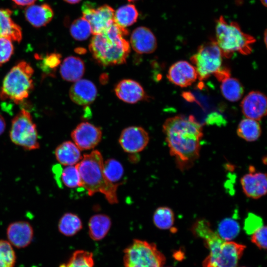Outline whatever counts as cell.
I'll return each mask as SVG.
<instances>
[{
	"label": "cell",
	"instance_id": "8fae6325",
	"mask_svg": "<svg viewBox=\"0 0 267 267\" xmlns=\"http://www.w3.org/2000/svg\"><path fill=\"white\" fill-rule=\"evenodd\" d=\"M71 136L80 150H89L94 148L100 141L102 131L99 128L89 123L83 122L72 132Z\"/></svg>",
	"mask_w": 267,
	"mask_h": 267
},
{
	"label": "cell",
	"instance_id": "b9f144b4",
	"mask_svg": "<svg viewBox=\"0 0 267 267\" xmlns=\"http://www.w3.org/2000/svg\"><path fill=\"white\" fill-rule=\"evenodd\" d=\"M5 129V122L3 117L0 114V135L4 131Z\"/></svg>",
	"mask_w": 267,
	"mask_h": 267
},
{
	"label": "cell",
	"instance_id": "5bb4252c",
	"mask_svg": "<svg viewBox=\"0 0 267 267\" xmlns=\"http://www.w3.org/2000/svg\"><path fill=\"white\" fill-rule=\"evenodd\" d=\"M267 97L264 93L252 91L244 97L240 105L246 118L259 121L267 114Z\"/></svg>",
	"mask_w": 267,
	"mask_h": 267
},
{
	"label": "cell",
	"instance_id": "d4e9b609",
	"mask_svg": "<svg viewBox=\"0 0 267 267\" xmlns=\"http://www.w3.org/2000/svg\"><path fill=\"white\" fill-rule=\"evenodd\" d=\"M237 134L247 141H255L261 134L260 125L258 121L247 118L244 119L238 124Z\"/></svg>",
	"mask_w": 267,
	"mask_h": 267
},
{
	"label": "cell",
	"instance_id": "e0dca14e",
	"mask_svg": "<svg viewBox=\"0 0 267 267\" xmlns=\"http://www.w3.org/2000/svg\"><path fill=\"white\" fill-rule=\"evenodd\" d=\"M94 84L87 79H80L75 82L69 90L71 100L80 105H87L92 103L97 95Z\"/></svg>",
	"mask_w": 267,
	"mask_h": 267
},
{
	"label": "cell",
	"instance_id": "7a4b0ae2",
	"mask_svg": "<svg viewBox=\"0 0 267 267\" xmlns=\"http://www.w3.org/2000/svg\"><path fill=\"white\" fill-rule=\"evenodd\" d=\"M128 30L113 23L102 33L94 35L89 49L94 60L103 66L123 64L130 52V44L124 36Z\"/></svg>",
	"mask_w": 267,
	"mask_h": 267
},
{
	"label": "cell",
	"instance_id": "836d02e7",
	"mask_svg": "<svg viewBox=\"0 0 267 267\" xmlns=\"http://www.w3.org/2000/svg\"><path fill=\"white\" fill-rule=\"evenodd\" d=\"M16 255L11 244L0 240V267H14Z\"/></svg>",
	"mask_w": 267,
	"mask_h": 267
},
{
	"label": "cell",
	"instance_id": "4dcf8cb0",
	"mask_svg": "<svg viewBox=\"0 0 267 267\" xmlns=\"http://www.w3.org/2000/svg\"><path fill=\"white\" fill-rule=\"evenodd\" d=\"M103 170L106 178L112 183L118 184L124 175L121 164L114 159H108L103 163Z\"/></svg>",
	"mask_w": 267,
	"mask_h": 267
},
{
	"label": "cell",
	"instance_id": "bcb514c9",
	"mask_svg": "<svg viewBox=\"0 0 267 267\" xmlns=\"http://www.w3.org/2000/svg\"><path fill=\"white\" fill-rule=\"evenodd\" d=\"M127 0L129 1V2H134V1H135L138 0Z\"/></svg>",
	"mask_w": 267,
	"mask_h": 267
},
{
	"label": "cell",
	"instance_id": "277c9868",
	"mask_svg": "<svg viewBox=\"0 0 267 267\" xmlns=\"http://www.w3.org/2000/svg\"><path fill=\"white\" fill-rule=\"evenodd\" d=\"M215 40L222 56L230 58L234 53L248 55L252 51L256 39L243 32L235 22H227L222 16L216 21Z\"/></svg>",
	"mask_w": 267,
	"mask_h": 267
},
{
	"label": "cell",
	"instance_id": "7402d4cb",
	"mask_svg": "<svg viewBox=\"0 0 267 267\" xmlns=\"http://www.w3.org/2000/svg\"><path fill=\"white\" fill-rule=\"evenodd\" d=\"M9 9H0V37L20 42L22 38L21 27L11 18Z\"/></svg>",
	"mask_w": 267,
	"mask_h": 267
},
{
	"label": "cell",
	"instance_id": "f546056e",
	"mask_svg": "<svg viewBox=\"0 0 267 267\" xmlns=\"http://www.w3.org/2000/svg\"><path fill=\"white\" fill-rule=\"evenodd\" d=\"M239 232V224L236 221L230 218L222 220L218 226V234L225 241L233 239L238 235Z\"/></svg>",
	"mask_w": 267,
	"mask_h": 267
},
{
	"label": "cell",
	"instance_id": "484cf974",
	"mask_svg": "<svg viewBox=\"0 0 267 267\" xmlns=\"http://www.w3.org/2000/svg\"><path fill=\"white\" fill-rule=\"evenodd\" d=\"M138 16V13L135 6L128 4L121 6L114 12L113 21L119 27L126 28L134 24Z\"/></svg>",
	"mask_w": 267,
	"mask_h": 267
},
{
	"label": "cell",
	"instance_id": "4316f807",
	"mask_svg": "<svg viewBox=\"0 0 267 267\" xmlns=\"http://www.w3.org/2000/svg\"><path fill=\"white\" fill-rule=\"evenodd\" d=\"M220 89L223 97L227 100L235 102L239 100L244 92L242 85L234 78L228 77L221 81Z\"/></svg>",
	"mask_w": 267,
	"mask_h": 267
},
{
	"label": "cell",
	"instance_id": "cb8c5ba5",
	"mask_svg": "<svg viewBox=\"0 0 267 267\" xmlns=\"http://www.w3.org/2000/svg\"><path fill=\"white\" fill-rule=\"evenodd\" d=\"M111 226V221L108 216L104 214L93 215L89 222L90 237L95 241L101 240L106 235Z\"/></svg>",
	"mask_w": 267,
	"mask_h": 267
},
{
	"label": "cell",
	"instance_id": "d6a6232c",
	"mask_svg": "<svg viewBox=\"0 0 267 267\" xmlns=\"http://www.w3.org/2000/svg\"><path fill=\"white\" fill-rule=\"evenodd\" d=\"M72 37L76 40H87L91 34V29L89 22L83 17L74 20L70 28Z\"/></svg>",
	"mask_w": 267,
	"mask_h": 267
},
{
	"label": "cell",
	"instance_id": "e575fe53",
	"mask_svg": "<svg viewBox=\"0 0 267 267\" xmlns=\"http://www.w3.org/2000/svg\"><path fill=\"white\" fill-rule=\"evenodd\" d=\"M61 178L67 187L75 188L80 185V176L76 166H67L61 170Z\"/></svg>",
	"mask_w": 267,
	"mask_h": 267
},
{
	"label": "cell",
	"instance_id": "f6af8a7d",
	"mask_svg": "<svg viewBox=\"0 0 267 267\" xmlns=\"http://www.w3.org/2000/svg\"><path fill=\"white\" fill-rule=\"evenodd\" d=\"M262 3L265 6H267V0H260Z\"/></svg>",
	"mask_w": 267,
	"mask_h": 267
},
{
	"label": "cell",
	"instance_id": "2e32d148",
	"mask_svg": "<svg viewBox=\"0 0 267 267\" xmlns=\"http://www.w3.org/2000/svg\"><path fill=\"white\" fill-rule=\"evenodd\" d=\"M6 235L11 244L16 248H22L31 243L33 238L34 231L28 222H15L8 226Z\"/></svg>",
	"mask_w": 267,
	"mask_h": 267
},
{
	"label": "cell",
	"instance_id": "60d3db41",
	"mask_svg": "<svg viewBox=\"0 0 267 267\" xmlns=\"http://www.w3.org/2000/svg\"><path fill=\"white\" fill-rule=\"evenodd\" d=\"M16 4L19 6H27L33 4L37 0H11Z\"/></svg>",
	"mask_w": 267,
	"mask_h": 267
},
{
	"label": "cell",
	"instance_id": "d590c367",
	"mask_svg": "<svg viewBox=\"0 0 267 267\" xmlns=\"http://www.w3.org/2000/svg\"><path fill=\"white\" fill-rule=\"evenodd\" d=\"M61 55L58 53L47 54L43 58L42 69L45 73L52 74L55 72L56 68L61 63Z\"/></svg>",
	"mask_w": 267,
	"mask_h": 267
},
{
	"label": "cell",
	"instance_id": "d6986e66",
	"mask_svg": "<svg viewBox=\"0 0 267 267\" xmlns=\"http://www.w3.org/2000/svg\"><path fill=\"white\" fill-rule=\"evenodd\" d=\"M114 90L120 99L128 103H135L147 97L139 83L131 79H124L119 82Z\"/></svg>",
	"mask_w": 267,
	"mask_h": 267
},
{
	"label": "cell",
	"instance_id": "603a6c76",
	"mask_svg": "<svg viewBox=\"0 0 267 267\" xmlns=\"http://www.w3.org/2000/svg\"><path fill=\"white\" fill-rule=\"evenodd\" d=\"M54 154L57 161L67 166L77 164L82 158L80 150L70 141L63 142L59 145L56 148Z\"/></svg>",
	"mask_w": 267,
	"mask_h": 267
},
{
	"label": "cell",
	"instance_id": "8992f818",
	"mask_svg": "<svg viewBox=\"0 0 267 267\" xmlns=\"http://www.w3.org/2000/svg\"><path fill=\"white\" fill-rule=\"evenodd\" d=\"M204 242L210 253L203 267H237L246 248L244 245L223 240L217 232Z\"/></svg>",
	"mask_w": 267,
	"mask_h": 267
},
{
	"label": "cell",
	"instance_id": "44dd1931",
	"mask_svg": "<svg viewBox=\"0 0 267 267\" xmlns=\"http://www.w3.org/2000/svg\"><path fill=\"white\" fill-rule=\"evenodd\" d=\"M85 70L83 61L78 57L70 56L65 58L61 64L60 73L63 80L75 82L81 79Z\"/></svg>",
	"mask_w": 267,
	"mask_h": 267
},
{
	"label": "cell",
	"instance_id": "f35d334b",
	"mask_svg": "<svg viewBox=\"0 0 267 267\" xmlns=\"http://www.w3.org/2000/svg\"><path fill=\"white\" fill-rule=\"evenodd\" d=\"M263 225L261 218L254 214L249 213L245 220L244 229L247 234H252Z\"/></svg>",
	"mask_w": 267,
	"mask_h": 267
},
{
	"label": "cell",
	"instance_id": "ac0fdd59",
	"mask_svg": "<svg viewBox=\"0 0 267 267\" xmlns=\"http://www.w3.org/2000/svg\"><path fill=\"white\" fill-rule=\"evenodd\" d=\"M130 42L133 49L140 54L152 53L157 48L155 35L145 27H139L134 30Z\"/></svg>",
	"mask_w": 267,
	"mask_h": 267
},
{
	"label": "cell",
	"instance_id": "74e56055",
	"mask_svg": "<svg viewBox=\"0 0 267 267\" xmlns=\"http://www.w3.org/2000/svg\"><path fill=\"white\" fill-rule=\"evenodd\" d=\"M13 52L12 41L6 38L0 37V66L10 59Z\"/></svg>",
	"mask_w": 267,
	"mask_h": 267
},
{
	"label": "cell",
	"instance_id": "3957f363",
	"mask_svg": "<svg viewBox=\"0 0 267 267\" xmlns=\"http://www.w3.org/2000/svg\"><path fill=\"white\" fill-rule=\"evenodd\" d=\"M103 163V157L97 150L84 155L76 165L80 176V186L85 188L89 196L100 192L109 203L116 204L118 202L117 190L119 185L106 178Z\"/></svg>",
	"mask_w": 267,
	"mask_h": 267
},
{
	"label": "cell",
	"instance_id": "9a60e30c",
	"mask_svg": "<svg viewBox=\"0 0 267 267\" xmlns=\"http://www.w3.org/2000/svg\"><path fill=\"white\" fill-rule=\"evenodd\" d=\"M167 77L172 83L182 88L190 86L198 78L193 65L183 60L173 64L170 67Z\"/></svg>",
	"mask_w": 267,
	"mask_h": 267
},
{
	"label": "cell",
	"instance_id": "ee69618b",
	"mask_svg": "<svg viewBox=\"0 0 267 267\" xmlns=\"http://www.w3.org/2000/svg\"><path fill=\"white\" fill-rule=\"evenodd\" d=\"M267 30H265V33H264V41H265L266 45H267Z\"/></svg>",
	"mask_w": 267,
	"mask_h": 267
},
{
	"label": "cell",
	"instance_id": "ffe728a7",
	"mask_svg": "<svg viewBox=\"0 0 267 267\" xmlns=\"http://www.w3.org/2000/svg\"><path fill=\"white\" fill-rule=\"evenodd\" d=\"M54 12L50 6L46 3L32 4L25 10L26 20L35 28L46 26L52 19Z\"/></svg>",
	"mask_w": 267,
	"mask_h": 267
},
{
	"label": "cell",
	"instance_id": "52a82bcc",
	"mask_svg": "<svg viewBox=\"0 0 267 267\" xmlns=\"http://www.w3.org/2000/svg\"><path fill=\"white\" fill-rule=\"evenodd\" d=\"M165 262L156 245L146 241L134 239L124 250L125 267H163Z\"/></svg>",
	"mask_w": 267,
	"mask_h": 267
},
{
	"label": "cell",
	"instance_id": "83f0119b",
	"mask_svg": "<svg viewBox=\"0 0 267 267\" xmlns=\"http://www.w3.org/2000/svg\"><path fill=\"white\" fill-rule=\"evenodd\" d=\"M83 227L80 218L71 213L64 214L60 219L58 228L60 233L67 236H71L78 232Z\"/></svg>",
	"mask_w": 267,
	"mask_h": 267
},
{
	"label": "cell",
	"instance_id": "ba28073f",
	"mask_svg": "<svg viewBox=\"0 0 267 267\" xmlns=\"http://www.w3.org/2000/svg\"><path fill=\"white\" fill-rule=\"evenodd\" d=\"M9 136L17 145L28 150L39 148L38 132L30 112L22 109L12 120Z\"/></svg>",
	"mask_w": 267,
	"mask_h": 267
},
{
	"label": "cell",
	"instance_id": "9c48e42d",
	"mask_svg": "<svg viewBox=\"0 0 267 267\" xmlns=\"http://www.w3.org/2000/svg\"><path fill=\"white\" fill-rule=\"evenodd\" d=\"M222 57L216 41L212 40L200 45L196 53L190 57L199 80H206L221 69Z\"/></svg>",
	"mask_w": 267,
	"mask_h": 267
},
{
	"label": "cell",
	"instance_id": "ab89813d",
	"mask_svg": "<svg viewBox=\"0 0 267 267\" xmlns=\"http://www.w3.org/2000/svg\"><path fill=\"white\" fill-rule=\"evenodd\" d=\"M267 228L263 225L252 234L251 241L260 249H267Z\"/></svg>",
	"mask_w": 267,
	"mask_h": 267
},
{
	"label": "cell",
	"instance_id": "5b68a950",
	"mask_svg": "<svg viewBox=\"0 0 267 267\" xmlns=\"http://www.w3.org/2000/svg\"><path fill=\"white\" fill-rule=\"evenodd\" d=\"M34 69L30 64L21 61L7 73L2 81L0 99L13 101L16 104L27 98L34 89Z\"/></svg>",
	"mask_w": 267,
	"mask_h": 267
},
{
	"label": "cell",
	"instance_id": "30bf717a",
	"mask_svg": "<svg viewBox=\"0 0 267 267\" xmlns=\"http://www.w3.org/2000/svg\"><path fill=\"white\" fill-rule=\"evenodd\" d=\"M82 11L83 17L89 23L93 35L103 33L114 22V10L107 4L96 7L92 2L86 1L82 6Z\"/></svg>",
	"mask_w": 267,
	"mask_h": 267
},
{
	"label": "cell",
	"instance_id": "7bdbcfd3",
	"mask_svg": "<svg viewBox=\"0 0 267 267\" xmlns=\"http://www.w3.org/2000/svg\"><path fill=\"white\" fill-rule=\"evenodd\" d=\"M67 3L70 4H76L79 3L81 0H64Z\"/></svg>",
	"mask_w": 267,
	"mask_h": 267
},
{
	"label": "cell",
	"instance_id": "7c38bea8",
	"mask_svg": "<svg viewBox=\"0 0 267 267\" xmlns=\"http://www.w3.org/2000/svg\"><path fill=\"white\" fill-rule=\"evenodd\" d=\"M149 140L148 134L143 128L132 126L123 130L119 142L125 152L134 153L143 150L148 143Z\"/></svg>",
	"mask_w": 267,
	"mask_h": 267
},
{
	"label": "cell",
	"instance_id": "7dc6e473",
	"mask_svg": "<svg viewBox=\"0 0 267 267\" xmlns=\"http://www.w3.org/2000/svg\"></svg>",
	"mask_w": 267,
	"mask_h": 267
},
{
	"label": "cell",
	"instance_id": "6da1fadb",
	"mask_svg": "<svg viewBox=\"0 0 267 267\" xmlns=\"http://www.w3.org/2000/svg\"><path fill=\"white\" fill-rule=\"evenodd\" d=\"M163 131L178 169L185 170L191 167L199 157L203 135L202 125L192 115H179L167 119Z\"/></svg>",
	"mask_w": 267,
	"mask_h": 267
},
{
	"label": "cell",
	"instance_id": "8d00e7d4",
	"mask_svg": "<svg viewBox=\"0 0 267 267\" xmlns=\"http://www.w3.org/2000/svg\"><path fill=\"white\" fill-rule=\"evenodd\" d=\"M192 231L196 237H200L203 240L215 232L212 229L209 222L204 219L199 220L194 223L192 227Z\"/></svg>",
	"mask_w": 267,
	"mask_h": 267
},
{
	"label": "cell",
	"instance_id": "f1b7e54d",
	"mask_svg": "<svg viewBox=\"0 0 267 267\" xmlns=\"http://www.w3.org/2000/svg\"><path fill=\"white\" fill-rule=\"evenodd\" d=\"M153 221L155 225L160 229H170L175 222L173 210L168 207H160L154 213Z\"/></svg>",
	"mask_w": 267,
	"mask_h": 267
},
{
	"label": "cell",
	"instance_id": "4fadbf2b",
	"mask_svg": "<svg viewBox=\"0 0 267 267\" xmlns=\"http://www.w3.org/2000/svg\"><path fill=\"white\" fill-rule=\"evenodd\" d=\"M240 183L244 193L249 198L256 199L267 193V175L256 172L253 166L249 167V172L241 178Z\"/></svg>",
	"mask_w": 267,
	"mask_h": 267
},
{
	"label": "cell",
	"instance_id": "1f68e13d",
	"mask_svg": "<svg viewBox=\"0 0 267 267\" xmlns=\"http://www.w3.org/2000/svg\"><path fill=\"white\" fill-rule=\"evenodd\" d=\"M94 261L91 253L84 250L75 251L67 263L60 267H93Z\"/></svg>",
	"mask_w": 267,
	"mask_h": 267
}]
</instances>
